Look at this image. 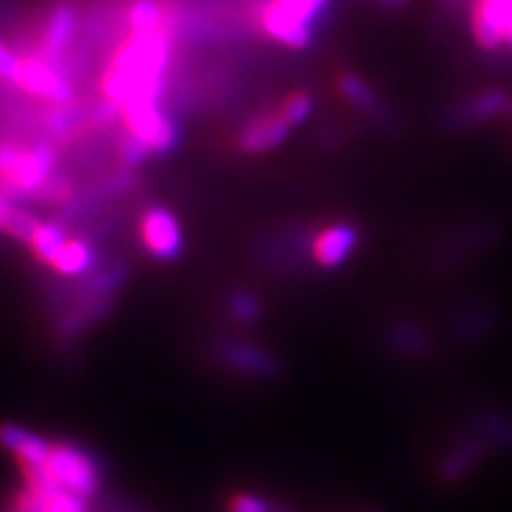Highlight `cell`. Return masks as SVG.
Here are the masks:
<instances>
[{
  "label": "cell",
  "instance_id": "cell-28",
  "mask_svg": "<svg viewBox=\"0 0 512 512\" xmlns=\"http://www.w3.org/2000/svg\"><path fill=\"white\" fill-rule=\"evenodd\" d=\"M506 43H512V7L508 11V20H506Z\"/></svg>",
  "mask_w": 512,
  "mask_h": 512
},
{
  "label": "cell",
  "instance_id": "cell-9",
  "mask_svg": "<svg viewBox=\"0 0 512 512\" xmlns=\"http://www.w3.org/2000/svg\"><path fill=\"white\" fill-rule=\"evenodd\" d=\"M293 128L288 126L278 111H265L244 124L237 135V148L244 154H265L276 150L288 139Z\"/></svg>",
  "mask_w": 512,
  "mask_h": 512
},
{
  "label": "cell",
  "instance_id": "cell-2",
  "mask_svg": "<svg viewBox=\"0 0 512 512\" xmlns=\"http://www.w3.org/2000/svg\"><path fill=\"white\" fill-rule=\"evenodd\" d=\"M56 152L47 143L0 141V190L11 199L35 197L39 188L52 178Z\"/></svg>",
  "mask_w": 512,
  "mask_h": 512
},
{
  "label": "cell",
  "instance_id": "cell-1",
  "mask_svg": "<svg viewBox=\"0 0 512 512\" xmlns=\"http://www.w3.org/2000/svg\"><path fill=\"white\" fill-rule=\"evenodd\" d=\"M171 62V37L163 30L131 32L109 58L101 77L103 99L118 107L133 101H160L165 92V71Z\"/></svg>",
  "mask_w": 512,
  "mask_h": 512
},
{
  "label": "cell",
  "instance_id": "cell-6",
  "mask_svg": "<svg viewBox=\"0 0 512 512\" xmlns=\"http://www.w3.org/2000/svg\"><path fill=\"white\" fill-rule=\"evenodd\" d=\"M11 84L45 103L67 107L73 103V86L56 64L41 56H22Z\"/></svg>",
  "mask_w": 512,
  "mask_h": 512
},
{
  "label": "cell",
  "instance_id": "cell-16",
  "mask_svg": "<svg viewBox=\"0 0 512 512\" xmlns=\"http://www.w3.org/2000/svg\"><path fill=\"white\" fill-rule=\"evenodd\" d=\"M69 242L67 233L56 222H41L39 229L35 231V235L30 237L28 248L32 252L35 259L47 267H52V263L56 261V256L60 254V250L64 248V244Z\"/></svg>",
  "mask_w": 512,
  "mask_h": 512
},
{
  "label": "cell",
  "instance_id": "cell-7",
  "mask_svg": "<svg viewBox=\"0 0 512 512\" xmlns=\"http://www.w3.org/2000/svg\"><path fill=\"white\" fill-rule=\"evenodd\" d=\"M139 237L143 248L158 261L178 259L184 250V235L180 222L163 205H152L141 214Z\"/></svg>",
  "mask_w": 512,
  "mask_h": 512
},
{
  "label": "cell",
  "instance_id": "cell-17",
  "mask_svg": "<svg viewBox=\"0 0 512 512\" xmlns=\"http://www.w3.org/2000/svg\"><path fill=\"white\" fill-rule=\"evenodd\" d=\"M165 0H133L126 9V22L135 35H148L163 28Z\"/></svg>",
  "mask_w": 512,
  "mask_h": 512
},
{
  "label": "cell",
  "instance_id": "cell-22",
  "mask_svg": "<svg viewBox=\"0 0 512 512\" xmlns=\"http://www.w3.org/2000/svg\"><path fill=\"white\" fill-rule=\"evenodd\" d=\"M152 152L143 146V143L126 133V137L120 141V158L126 167H139L143 160L150 158Z\"/></svg>",
  "mask_w": 512,
  "mask_h": 512
},
{
  "label": "cell",
  "instance_id": "cell-15",
  "mask_svg": "<svg viewBox=\"0 0 512 512\" xmlns=\"http://www.w3.org/2000/svg\"><path fill=\"white\" fill-rule=\"evenodd\" d=\"M94 263H96V254L88 242H84V239H69V242L60 250V254L56 256V261L52 263V269L58 276L77 278V276L88 274V271L94 267Z\"/></svg>",
  "mask_w": 512,
  "mask_h": 512
},
{
  "label": "cell",
  "instance_id": "cell-19",
  "mask_svg": "<svg viewBox=\"0 0 512 512\" xmlns=\"http://www.w3.org/2000/svg\"><path fill=\"white\" fill-rule=\"evenodd\" d=\"M276 111L280 114V118L291 126V128H297L299 124L306 122L312 111H314V99L308 94V92H291L286 94L284 99L280 101V105L276 107Z\"/></svg>",
  "mask_w": 512,
  "mask_h": 512
},
{
  "label": "cell",
  "instance_id": "cell-30",
  "mask_svg": "<svg viewBox=\"0 0 512 512\" xmlns=\"http://www.w3.org/2000/svg\"><path fill=\"white\" fill-rule=\"evenodd\" d=\"M380 3H387V5H397V3H404V0H380Z\"/></svg>",
  "mask_w": 512,
  "mask_h": 512
},
{
  "label": "cell",
  "instance_id": "cell-31",
  "mask_svg": "<svg viewBox=\"0 0 512 512\" xmlns=\"http://www.w3.org/2000/svg\"><path fill=\"white\" fill-rule=\"evenodd\" d=\"M506 114L512 118V101H510V105H508V111H506Z\"/></svg>",
  "mask_w": 512,
  "mask_h": 512
},
{
  "label": "cell",
  "instance_id": "cell-18",
  "mask_svg": "<svg viewBox=\"0 0 512 512\" xmlns=\"http://www.w3.org/2000/svg\"><path fill=\"white\" fill-rule=\"evenodd\" d=\"M338 88L346 101H350L355 107L363 111H374L376 109V94L367 86L365 79H361L355 73H342L338 77Z\"/></svg>",
  "mask_w": 512,
  "mask_h": 512
},
{
  "label": "cell",
  "instance_id": "cell-12",
  "mask_svg": "<svg viewBox=\"0 0 512 512\" xmlns=\"http://www.w3.org/2000/svg\"><path fill=\"white\" fill-rule=\"evenodd\" d=\"M510 96L504 90H485L476 94L474 99H470L463 109L457 114V120H453L459 128L463 126H474L480 122L493 120L495 116L504 114L508 111L510 105Z\"/></svg>",
  "mask_w": 512,
  "mask_h": 512
},
{
  "label": "cell",
  "instance_id": "cell-24",
  "mask_svg": "<svg viewBox=\"0 0 512 512\" xmlns=\"http://www.w3.org/2000/svg\"><path fill=\"white\" fill-rule=\"evenodd\" d=\"M229 512H271V508L259 495L242 493L229 502Z\"/></svg>",
  "mask_w": 512,
  "mask_h": 512
},
{
  "label": "cell",
  "instance_id": "cell-21",
  "mask_svg": "<svg viewBox=\"0 0 512 512\" xmlns=\"http://www.w3.org/2000/svg\"><path fill=\"white\" fill-rule=\"evenodd\" d=\"M39 224H41V220L35 214L24 210V207H18V210H15V214L11 216L5 233L9 237H13V239H20V242L28 244L30 237L35 235V231L39 229Z\"/></svg>",
  "mask_w": 512,
  "mask_h": 512
},
{
  "label": "cell",
  "instance_id": "cell-13",
  "mask_svg": "<svg viewBox=\"0 0 512 512\" xmlns=\"http://www.w3.org/2000/svg\"><path fill=\"white\" fill-rule=\"evenodd\" d=\"M485 446L487 442L483 438H470L455 446L442 461L440 476L444 483H457V480L466 478L478 466V461L483 459Z\"/></svg>",
  "mask_w": 512,
  "mask_h": 512
},
{
  "label": "cell",
  "instance_id": "cell-3",
  "mask_svg": "<svg viewBox=\"0 0 512 512\" xmlns=\"http://www.w3.org/2000/svg\"><path fill=\"white\" fill-rule=\"evenodd\" d=\"M331 0H267L259 15L261 30L293 50L312 43L314 24Z\"/></svg>",
  "mask_w": 512,
  "mask_h": 512
},
{
  "label": "cell",
  "instance_id": "cell-8",
  "mask_svg": "<svg viewBox=\"0 0 512 512\" xmlns=\"http://www.w3.org/2000/svg\"><path fill=\"white\" fill-rule=\"evenodd\" d=\"M359 246V231L348 222H333L312 239V259L323 269H338Z\"/></svg>",
  "mask_w": 512,
  "mask_h": 512
},
{
  "label": "cell",
  "instance_id": "cell-27",
  "mask_svg": "<svg viewBox=\"0 0 512 512\" xmlns=\"http://www.w3.org/2000/svg\"><path fill=\"white\" fill-rule=\"evenodd\" d=\"M18 210V205H15V199H11L9 195H5L3 190H0V231H7V224L11 220V216Z\"/></svg>",
  "mask_w": 512,
  "mask_h": 512
},
{
  "label": "cell",
  "instance_id": "cell-23",
  "mask_svg": "<svg viewBox=\"0 0 512 512\" xmlns=\"http://www.w3.org/2000/svg\"><path fill=\"white\" fill-rule=\"evenodd\" d=\"M45 512H86V498L71 491H60L45 502Z\"/></svg>",
  "mask_w": 512,
  "mask_h": 512
},
{
  "label": "cell",
  "instance_id": "cell-20",
  "mask_svg": "<svg viewBox=\"0 0 512 512\" xmlns=\"http://www.w3.org/2000/svg\"><path fill=\"white\" fill-rule=\"evenodd\" d=\"M227 312L235 323L250 325L261 316V301L250 291H235L227 299Z\"/></svg>",
  "mask_w": 512,
  "mask_h": 512
},
{
  "label": "cell",
  "instance_id": "cell-14",
  "mask_svg": "<svg viewBox=\"0 0 512 512\" xmlns=\"http://www.w3.org/2000/svg\"><path fill=\"white\" fill-rule=\"evenodd\" d=\"M220 357L229 367H233L235 372L269 376V374H274V370H276L274 357H269L265 350L248 346V344L224 346L220 350Z\"/></svg>",
  "mask_w": 512,
  "mask_h": 512
},
{
  "label": "cell",
  "instance_id": "cell-11",
  "mask_svg": "<svg viewBox=\"0 0 512 512\" xmlns=\"http://www.w3.org/2000/svg\"><path fill=\"white\" fill-rule=\"evenodd\" d=\"M510 7L493 3V0H474L472 5V35L485 50H498L506 43V20Z\"/></svg>",
  "mask_w": 512,
  "mask_h": 512
},
{
  "label": "cell",
  "instance_id": "cell-26",
  "mask_svg": "<svg viewBox=\"0 0 512 512\" xmlns=\"http://www.w3.org/2000/svg\"><path fill=\"white\" fill-rule=\"evenodd\" d=\"M18 62H20V56H15L7 45L0 43V77L9 79L11 82L15 69H18Z\"/></svg>",
  "mask_w": 512,
  "mask_h": 512
},
{
  "label": "cell",
  "instance_id": "cell-25",
  "mask_svg": "<svg viewBox=\"0 0 512 512\" xmlns=\"http://www.w3.org/2000/svg\"><path fill=\"white\" fill-rule=\"evenodd\" d=\"M13 512H45V500L30 487L22 489L13 500Z\"/></svg>",
  "mask_w": 512,
  "mask_h": 512
},
{
  "label": "cell",
  "instance_id": "cell-10",
  "mask_svg": "<svg viewBox=\"0 0 512 512\" xmlns=\"http://www.w3.org/2000/svg\"><path fill=\"white\" fill-rule=\"evenodd\" d=\"M75 32H77V11L71 5H64V3L56 5L43 24L39 56L60 67L64 52L69 50V45L75 39Z\"/></svg>",
  "mask_w": 512,
  "mask_h": 512
},
{
  "label": "cell",
  "instance_id": "cell-29",
  "mask_svg": "<svg viewBox=\"0 0 512 512\" xmlns=\"http://www.w3.org/2000/svg\"><path fill=\"white\" fill-rule=\"evenodd\" d=\"M493 3L504 5V7H512V0H493Z\"/></svg>",
  "mask_w": 512,
  "mask_h": 512
},
{
  "label": "cell",
  "instance_id": "cell-4",
  "mask_svg": "<svg viewBox=\"0 0 512 512\" xmlns=\"http://www.w3.org/2000/svg\"><path fill=\"white\" fill-rule=\"evenodd\" d=\"M126 133L139 139L152 156L171 154L180 143V126L171 120L156 101H133L120 107Z\"/></svg>",
  "mask_w": 512,
  "mask_h": 512
},
{
  "label": "cell",
  "instance_id": "cell-5",
  "mask_svg": "<svg viewBox=\"0 0 512 512\" xmlns=\"http://www.w3.org/2000/svg\"><path fill=\"white\" fill-rule=\"evenodd\" d=\"M45 468L64 491L82 495L86 500L101 487V472L96 461L75 444L54 442Z\"/></svg>",
  "mask_w": 512,
  "mask_h": 512
}]
</instances>
